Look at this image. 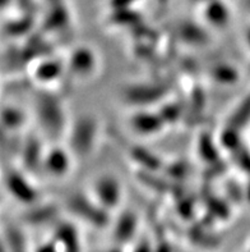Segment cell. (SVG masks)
<instances>
[{"instance_id": "obj_1", "label": "cell", "mask_w": 250, "mask_h": 252, "mask_svg": "<svg viewBox=\"0 0 250 252\" xmlns=\"http://www.w3.org/2000/svg\"><path fill=\"white\" fill-rule=\"evenodd\" d=\"M36 115L49 137L57 138L67 125L63 104L55 95L42 94L36 102Z\"/></svg>"}, {"instance_id": "obj_2", "label": "cell", "mask_w": 250, "mask_h": 252, "mask_svg": "<svg viewBox=\"0 0 250 252\" xmlns=\"http://www.w3.org/2000/svg\"><path fill=\"white\" fill-rule=\"evenodd\" d=\"M98 122L91 115H83L72 125L69 134L70 153L74 158H87L91 155L97 142Z\"/></svg>"}, {"instance_id": "obj_3", "label": "cell", "mask_w": 250, "mask_h": 252, "mask_svg": "<svg viewBox=\"0 0 250 252\" xmlns=\"http://www.w3.org/2000/svg\"><path fill=\"white\" fill-rule=\"evenodd\" d=\"M67 208L77 218L92 225H96L97 228H104L109 224V211L87 195L83 193L72 195L67 201Z\"/></svg>"}, {"instance_id": "obj_4", "label": "cell", "mask_w": 250, "mask_h": 252, "mask_svg": "<svg viewBox=\"0 0 250 252\" xmlns=\"http://www.w3.org/2000/svg\"><path fill=\"white\" fill-rule=\"evenodd\" d=\"M93 197L106 210L117 208L121 201L123 189L114 174H102L93 183Z\"/></svg>"}, {"instance_id": "obj_5", "label": "cell", "mask_w": 250, "mask_h": 252, "mask_svg": "<svg viewBox=\"0 0 250 252\" xmlns=\"http://www.w3.org/2000/svg\"><path fill=\"white\" fill-rule=\"evenodd\" d=\"M124 100L130 105L138 106V109L149 108V106L160 102L165 97V89L149 83H138L125 89L123 94Z\"/></svg>"}, {"instance_id": "obj_6", "label": "cell", "mask_w": 250, "mask_h": 252, "mask_svg": "<svg viewBox=\"0 0 250 252\" xmlns=\"http://www.w3.org/2000/svg\"><path fill=\"white\" fill-rule=\"evenodd\" d=\"M5 186L13 198L23 204H33L38 198L37 189L29 179L18 170H9L5 177Z\"/></svg>"}, {"instance_id": "obj_7", "label": "cell", "mask_w": 250, "mask_h": 252, "mask_svg": "<svg viewBox=\"0 0 250 252\" xmlns=\"http://www.w3.org/2000/svg\"><path fill=\"white\" fill-rule=\"evenodd\" d=\"M165 121L159 112L152 113L148 108L138 109L129 119V126L140 136H152L165 127Z\"/></svg>"}, {"instance_id": "obj_8", "label": "cell", "mask_w": 250, "mask_h": 252, "mask_svg": "<svg viewBox=\"0 0 250 252\" xmlns=\"http://www.w3.org/2000/svg\"><path fill=\"white\" fill-rule=\"evenodd\" d=\"M73 158V154L63 147L54 146L48 153H45L42 168L50 174V177L64 178L70 172Z\"/></svg>"}, {"instance_id": "obj_9", "label": "cell", "mask_w": 250, "mask_h": 252, "mask_svg": "<svg viewBox=\"0 0 250 252\" xmlns=\"http://www.w3.org/2000/svg\"><path fill=\"white\" fill-rule=\"evenodd\" d=\"M97 61L93 51L87 48H80L74 51L69 61L72 73L77 77L91 76L96 69Z\"/></svg>"}, {"instance_id": "obj_10", "label": "cell", "mask_w": 250, "mask_h": 252, "mask_svg": "<svg viewBox=\"0 0 250 252\" xmlns=\"http://www.w3.org/2000/svg\"><path fill=\"white\" fill-rule=\"evenodd\" d=\"M204 19L215 27H225L230 21V9L225 1L208 0L204 3Z\"/></svg>"}, {"instance_id": "obj_11", "label": "cell", "mask_w": 250, "mask_h": 252, "mask_svg": "<svg viewBox=\"0 0 250 252\" xmlns=\"http://www.w3.org/2000/svg\"><path fill=\"white\" fill-rule=\"evenodd\" d=\"M137 228H138V220H137L136 215L130 211H125L119 217L117 221L115 223V238L119 243L128 242L134 237Z\"/></svg>"}, {"instance_id": "obj_12", "label": "cell", "mask_w": 250, "mask_h": 252, "mask_svg": "<svg viewBox=\"0 0 250 252\" xmlns=\"http://www.w3.org/2000/svg\"><path fill=\"white\" fill-rule=\"evenodd\" d=\"M130 158L137 164H139L142 168H144L147 172H156L161 168L162 163L160 158L156 157L155 154H152L144 147H133L130 150Z\"/></svg>"}, {"instance_id": "obj_13", "label": "cell", "mask_w": 250, "mask_h": 252, "mask_svg": "<svg viewBox=\"0 0 250 252\" xmlns=\"http://www.w3.org/2000/svg\"><path fill=\"white\" fill-rule=\"evenodd\" d=\"M44 155L41 151V146L38 144L37 138H31L28 142L25 144V151H23V160H25L26 168L33 170L35 168L42 166Z\"/></svg>"}, {"instance_id": "obj_14", "label": "cell", "mask_w": 250, "mask_h": 252, "mask_svg": "<svg viewBox=\"0 0 250 252\" xmlns=\"http://www.w3.org/2000/svg\"><path fill=\"white\" fill-rule=\"evenodd\" d=\"M56 241L60 245L63 252H80L78 234L70 225H63L56 232Z\"/></svg>"}, {"instance_id": "obj_15", "label": "cell", "mask_w": 250, "mask_h": 252, "mask_svg": "<svg viewBox=\"0 0 250 252\" xmlns=\"http://www.w3.org/2000/svg\"><path fill=\"white\" fill-rule=\"evenodd\" d=\"M61 72H63V65L57 61L42 62L36 67L35 77L38 81L48 83L56 80L61 74Z\"/></svg>"}, {"instance_id": "obj_16", "label": "cell", "mask_w": 250, "mask_h": 252, "mask_svg": "<svg viewBox=\"0 0 250 252\" xmlns=\"http://www.w3.org/2000/svg\"><path fill=\"white\" fill-rule=\"evenodd\" d=\"M250 121V99L244 100L240 102V105L235 109L232 115L228 118L227 127L235 128L240 131L244 126H248Z\"/></svg>"}, {"instance_id": "obj_17", "label": "cell", "mask_w": 250, "mask_h": 252, "mask_svg": "<svg viewBox=\"0 0 250 252\" xmlns=\"http://www.w3.org/2000/svg\"><path fill=\"white\" fill-rule=\"evenodd\" d=\"M3 123L4 127L10 131L18 129L25 123V114L16 106H5L3 110Z\"/></svg>"}, {"instance_id": "obj_18", "label": "cell", "mask_w": 250, "mask_h": 252, "mask_svg": "<svg viewBox=\"0 0 250 252\" xmlns=\"http://www.w3.org/2000/svg\"><path fill=\"white\" fill-rule=\"evenodd\" d=\"M6 237H8L6 242H3L1 250L6 252H26V246L22 236H19L17 230H9V233Z\"/></svg>"}, {"instance_id": "obj_19", "label": "cell", "mask_w": 250, "mask_h": 252, "mask_svg": "<svg viewBox=\"0 0 250 252\" xmlns=\"http://www.w3.org/2000/svg\"><path fill=\"white\" fill-rule=\"evenodd\" d=\"M213 78L222 83H231L235 82L238 78V72L228 65H221L213 70Z\"/></svg>"}, {"instance_id": "obj_20", "label": "cell", "mask_w": 250, "mask_h": 252, "mask_svg": "<svg viewBox=\"0 0 250 252\" xmlns=\"http://www.w3.org/2000/svg\"><path fill=\"white\" fill-rule=\"evenodd\" d=\"M199 154L200 158L203 160H208V161H212V160L217 159L216 154H217V150H216V145L211 138H208L207 136L200 140L199 142Z\"/></svg>"}, {"instance_id": "obj_21", "label": "cell", "mask_w": 250, "mask_h": 252, "mask_svg": "<svg viewBox=\"0 0 250 252\" xmlns=\"http://www.w3.org/2000/svg\"><path fill=\"white\" fill-rule=\"evenodd\" d=\"M159 113L161 114L165 123L175 122L181 117V110L179 109V105L176 102H174V104H164V106H162L161 110H159Z\"/></svg>"}, {"instance_id": "obj_22", "label": "cell", "mask_w": 250, "mask_h": 252, "mask_svg": "<svg viewBox=\"0 0 250 252\" xmlns=\"http://www.w3.org/2000/svg\"><path fill=\"white\" fill-rule=\"evenodd\" d=\"M53 217V208L49 209V208H41V209H37L35 210L33 213H29V221H45L50 219Z\"/></svg>"}, {"instance_id": "obj_23", "label": "cell", "mask_w": 250, "mask_h": 252, "mask_svg": "<svg viewBox=\"0 0 250 252\" xmlns=\"http://www.w3.org/2000/svg\"><path fill=\"white\" fill-rule=\"evenodd\" d=\"M36 252H61V250L59 247V243L48 242L41 245V246L36 250Z\"/></svg>"}, {"instance_id": "obj_24", "label": "cell", "mask_w": 250, "mask_h": 252, "mask_svg": "<svg viewBox=\"0 0 250 252\" xmlns=\"http://www.w3.org/2000/svg\"><path fill=\"white\" fill-rule=\"evenodd\" d=\"M114 1L115 9H123V8H129L132 5V1L136 3L137 0H111Z\"/></svg>"}, {"instance_id": "obj_25", "label": "cell", "mask_w": 250, "mask_h": 252, "mask_svg": "<svg viewBox=\"0 0 250 252\" xmlns=\"http://www.w3.org/2000/svg\"><path fill=\"white\" fill-rule=\"evenodd\" d=\"M133 252H153V250L148 242H143L142 241L139 245H137Z\"/></svg>"}, {"instance_id": "obj_26", "label": "cell", "mask_w": 250, "mask_h": 252, "mask_svg": "<svg viewBox=\"0 0 250 252\" xmlns=\"http://www.w3.org/2000/svg\"><path fill=\"white\" fill-rule=\"evenodd\" d=\"M245 41H247L248 46L250 48V26L247 29V31H245Z\"/></svg>"}, {"instance_id": "obj_27", "label": "cell", "mask_w": 250, "mask_h": 252, "mask_svg": "<svg viewBox=\"0 0 250 252\" xmlns=\"http://www.w3.org/2000/svg\"><path fill=\"white\" fill-rule=\"evenodd\" d=\"M244 5L248 10L250 12V0H244Z\"/></svg>"}, {"instance_id": "obj_28", "label": "cell", "mask_w": 250, "mask_h": 252, "mask_svg": "<svg viewBox=\"0 0 250 252\" xmlns=\"http://www.w3.org/2000/svg\"><path fill=\"white\" fill-rule=\"evenodd\" d=\"M109 252H123V251H121L120 249H112V250H110Z\"/></svg>"}]
</instances>
